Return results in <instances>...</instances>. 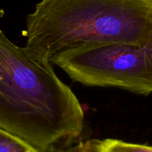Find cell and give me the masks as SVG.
I'll list each match as a JSON object with an SVG mask.
<instances>
[{"mask_svg": "<svg viewBox=\"0 0 152 152\" xmlns=\"http://www.w3.org/2000/svg\"><path fill=\"white\" fill-rule=\"evenodd\" d=\"M52 65L0 31V129L42 152H66L80 142L84 112Z\"/></svg>", "mask_w": 152, "mask_h": 152, "instance_id": "cell-1", "label": "cell"}, {"mask_svg": "<svg viewBox=\"0 0 152 152\" xmlns=\"http://www.w3.org/2000/svg\"><path fill=\"white\" fill-rule=\"evenodd\" d=\"M25 47L50 60L86 45L152 40V0H41L26 19Z\"/></svg>", "mask_w": 152, "mask_h": 152, "instance_id": "cell-2", "label": "cell"}, {"mask_svg": "<svg viewBox=\"0 0 152 152\" xmlns=\"http://www.w3.org/2000/svg\"><path fill=\"white\" fill-rule=\"evenodd\" d=\"M50 61L85 86L118 88L145 96L152 93V40L144 45L78 46L54 55Z\"/></svg>", "mask_w": 152, "mask_h": 152, "instance_id": "cell-3", "label": "cell"}, {"mask_svg": "<svg viewBox=\"0 0 152 152\" xmlns=\"http://www.w3.org/2000/svg\"><path fill=\"white\" fill-rule=\"evenodd\" d=\"M75 152H152V146L117 139H90L80 142Z\"/></svg>", "mask_w": 152, "mask_h": 152, "instance_id": "cell-4", "label": "cell"}, {"mask_svg": "<svg viewBox=\"0 0 152 152\" xmlns=\"http://www.w3.org/2000/svg\"><path fill=\"white\" fill-rule=\"evenodd\" d=\"M0 152H42L20 138L0 129ZM66 152H75V148Z\"/></svg>", "mask_w": 152, "mask_h": 152, "instance_id": "cell-5", "label": "cell"}]
</instances>
